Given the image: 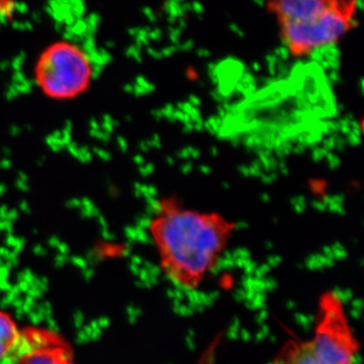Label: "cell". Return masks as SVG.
Listing matches in <instances>:
<instances>
[{"label":"cell","instance_id":"obj_1","mask_svg":"<svg viewBox=\"0 0 364 364\" xmlns=\"http://www.w3.org/2000/svg\"><path fill=\"white\" fill-rule=\"evenodd\" d=\"M236 222L215 210L191 208L177 196L154 203L147 232L160 272L184 293H196L221 264Z\"/></svg>","mask_w":364,"mask_h":364},{"label":"cell","instance_id":"obj_2","mask_svg":"<svg viewBox=\"0 0 364 364\" xmlns=\"http://www.w3.org/2000/svg\"><path fill=\"white\" fill-rule=\"evenodd\" d=\"M289 57L308 59L339 44L358 25L356 0H272L265 4Z\"/></svg>","mask_w":364,"mask_h":364},{"label":"cell","instance_id":"obj_3","mask_svg":"<svg viewBox=\"0 0 364 364\" xmlns=\"http://www.w3.org/2000/svg\"><path fill=\"white\" fill-rule=\"evenodd\" d=\"M313 324L310 336L286 340L270 364H358L360 341L339 291L320 294Z\"/></svg>","mask_w":364,"mask_h":364},{"label":"cell","instance_id":"obj_4","mask_svg":"<svg viewBox=\"0 0 364 364\" xmlns=\"http://www.w3.org/2000/svg\"><path fill=\"white\" fill-rule=\"evenodd\" d=\"M95 62L77 43L58 40L42 50L33 67V80L53 100H75L90 90Z\"/></svg>","mask_w":364,"mask_h":364},{"label":"cell","instance_id":"obj_5","mask_svg":"<svg viewBox=\"0 0 364 364\" xmlns=\"http://www.w3.org/2000/svg\"><path fill=\"white\" fill-rule=\"evenodd\" d=\"M11 364H76L73 352L58 333L45 328L23 330Z\"/></svg>","mask_w":364,"mask_h":364},{"label":"cell","instance_id":"obj_6","mask_svg":"<svg viewBox=\"0 0 364 364\" xmlns=\"http://www.w3.org/2000/svg\"><path fill=\"white\" fill-rule=\"evenodd\" d=\"M23 330L9 314L0 310V364H11L20 346Z\"/></svg>","mask_w":364,"mask_h":364},{"label":"cell","instance_id":"obj_7","mask_svg":"<svg viewBox=\"0 0 364 364\" xmlns=\"http://www.w3.org/2000/svg\"><path fill=\"white\" fill-rule=\"evenodd\" d=\"M16 11V4L14 2L0 1V20H11Z\"/></svg>","mask_w":364,"mask_h":364}]
</instances>
